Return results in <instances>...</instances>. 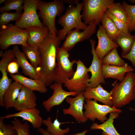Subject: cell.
<instances>
[{
	"mask_svg": "<svg viewBox=\"0 0 135 135\" xmlns=\"http://www.w3.org/2000/svg\"><path fill=\"white\" fill-rule=\"evenodd\" d=\"M119 113L116 112L110 113L107 120L100 124L97 123H93L90 127L91 129L102 130V135H121L117 131L113 124L114 120L118 117Z\"/></svg>",
	"mask_w": 135,
	"mask_h": 135,
	"instance_id": "obj_25",
	"label": "cell"
},
{
	"mask_svg": "<svg viewBox=\"0 0 135 135\" xmlns=\"http://www.w3.org/2000/svg\"><path fill=\"white\" fill-rule=\"evenodd\" d=\"M64 3L69 4L71 5H74V4H77L79 2L78 0H62Z\"/></svg>",
	"mask_w": 135,
	"mask_h": 135,
	"instance_id": "obj_41",
	"label": "cell"
},
{
	"mask_svg": "<svg viewBox=\"0 0 135 135\" xmlns=\"http://www.w3.org/2000/svg\"><path fill=\"white\" fill-rule=\"evenodd\" d=\"M85 99L83 92L78 93L74 98L67 97L66 100L70 104V106L63 110L64 114L72 116L79 123L85 122L88 119L83 112Z\"/></svg>",
	"mask_w": 135,
	"mask_h": 135,
	"instance_id": "obj_13",
	"label": "cell"
},
{
	"mask_svg": "<svg viewBox=\"0 0 135 135\" xmlns=\"http://www.w3.org/2000/svg\"><path fill=\"white\" fill-rule=\"evenodd\" d=\"M85 101L84 116L88 119L92 121L96 119L103 123L108 119L106 116L108 114L114 112L120 113L122 112L121 110L114 106L111 107L99 104L94 100L86 99Z\"/></svg>",
	"mask_w": 135,
	"mask_h": 135,
	"instance_id": "obj_9",
	"label": "cell"
},
{
	"mask_svg": "<svg viewBox=\"0 0 135 135\" xmlns=\"http://www.w3.org/2000/svg\"><path fill=\"white\" fill-rule=\"evenodd\" d=\"M23 13L4 12L0 14V28L8 24L10 22L18 21L21 17Z\"/></svg>",
	"mask_w": 135,
	"mask_h": 135,
	"instance_id": "obj_34",
	"label": "cell"
},
{
	"mask_svg": "<svg viewBox=\"0 0 135 135\" xmlns=\"http://www.w3.org/2000/svg\"><path fill=\"white\" fill-rule=\"evenodd\" d=\"M121 4L127 15V24L130 32L135 30V5L128 4L125 1Z\"/></svg>",
	"mask_w": 135,
	"mask_h": 135,
	"instance_id": "obj_33",
	"label": "cell"
},
{
	"mask_svg": "<svg viewBox=\"0 0 135 135\" xmlns=\"http://www.w3.org/2000/svg\"><path fill=\"white\" fill-rule=\"evenodd\" d=\"M134 92L135 94V86H134Z\"/></svg>",
	"mask_w": 135,
	"mask_h": 135,
	"instance_id": "obj_46",
	"label": "cell"
},
{
	"mask_svg": "<svg viewBox=\"0 0 135 135\" xmlns=\"http://www.w3.org/2000/svg\"><path fill=\"white\" fill-rule=\"evenodd\" d=\"M25 29L29 34L27 40V44L38 49L41 43L50 33L48 28L45 26L42 28L31 27Z\"/></svg>",
	"mask_w": 135,
	"mask_h": 135,
	"instance_id": "obj_22",
	"label": "cell"
},
{
	"mask_svg": "<svg viewBox=\"0 0 135 135\" xmlns=\"http://www.w3.org/2000/svg\"><path fill=\"white\" fill-rule=\"evenodd\" d=\"M135 85V74L133 72L126 73L122 82L115 83L110 92L112 106L118 108L134 100Z\"/></svg>",
	"mask_w": 135,
	"mask_h": 135,
	"instance_id": "obj_3",
	"label": "cell"
},
{
	"mask_svg": "<svg viewBox=\"0 0 135 135\" xmlns=\"http://www.w3.org/2000/svg\"><path fill=\"white\" fill-rule=\"evenodd\" d=\"M104 14L113 21L120 34L125 33L129 32L128 26L126 23L117 18L107 10Z\"/></svg>",
	"mask_w": 135,
	"mask_h": 135,
	"instance_id": "obj_36",
	"label": "cell"
},
{
	"mask_svg": "<svg viewBox=\"0 0 135 135\" xmlns=\"http://www.w3.org/2000/svg\"><path fill=\"white\" fill-rule=\"evenodd\" d=\"M96 35L98 43L95 50L100 59H102L112 50L119 46L117 43L108 36L102 25H99Z\"/></svg>",
	"mask_w": 135,
	"mask_h": 135,
	"instance_id": "obj_16",
	"label": "cell"
},
{
	"mask_svg": "<svg viewBox=\"0 0 135 135\" xmlns=\"http://www.w3.org/2000/svg\"><path fill=\"white\" fill-rule=\"evenodd\" d=\"M62 85L60 83L54 82L50 86V88L53 90V93L50 98L42 102L43 106L47 111L50 112L53 107L61 104L67 97L76 96L78 93L74 91H65L63 89Z\"/></svg>",
	"mask_w": 135,
	"mask_h": 135,
	"instance_id": "obj_15",
	"label": "cell"
},
{
	"mask_svg": "<svg viewBox=\"0 0 135 135\" xmlns=\"http://www.w3.org/2000/svg\"><path fill=\"white\" fill-rule=\"evenodd\" d=\"M134 110L135 111V110Z\"/></svg>",
	"mask_w": 135,
	"mask_h": 135,
	"instance_id": "obj_47",
	"label": "cell"
},
{
	"mask_svg": "<svg viewBox=\"0 0 135 135\" xmlns=\"http://www.w3.org/2000/svg\"><path fill=\"white\" fill-rule=\"evenodd\" d=\"M101 22L108 36L113 40L115 39L120 33L113 21L104 13L102 18Z\"/></svg>",
	"mask_w": 135,
	"mask_h": 135,
	"instance_id": "obj_29",
	"label": "cell"
},
{
	"mask_svg": "<svg viewBox=\"0 0 135 135\" xmlns=\"http://www.w3.org/2000/svg\"><path fill=\"white\" fill-rule=\"evenodd\" d=\"M70 56L68 51L62 47L58 48L56 56L57 76L54 82L63 84L66 78H70L73 76L75 72L73 66L77 61L74 59L70 61Z\"/></svg>",
	"mask_w": 135,
	"mask_h": 135,
	"instance_id": "obj_10",
	"label": "cell"
},
{
	"mask_svg": "<svg viewBox=\"0 0 135 135\" xmlns=\"http://www.w3.org/2000/svg\"><path fill=\"white\" fill-rule=\"evenodd\" d=\"M38 3V0H24L22 14L20 18L16 22L14 25L24 29L44 26L37 13Z\"/></svg>",
	"mask_w": 135,
	"mask_h": 135,
	"instance_id": "obj_7",
	"label": "cell"
},
{
	"mask_svg": "<svg viewBox=\"0 0 135 135\" xmlns=\"http://www.w3.org/2000/svg\"><path fill=\"white\" fill-rule=\"evenodd\" d=\"M12 49L14 52L16 58L24 74L32 79L41 80L38 72L28 62L24 54L20 51L18 46L15 45L13 47Z\"/></svg>",
	"mask_w": 135,
	"mask_h": 135,
	"instance_id": "obj_20",
	"label": "cell"
},
{
	"mask_svg": "<svg viewBox=\"0 0 135 135\" xmlns=\"http://www.w3.org/2000/svg\"><path fill=\"white\" fill-rule=\"evenodd\" d=\"M2 116L0 117V135H17V132L13 126L6 124Z\"/></svg>",
	"mask_w": 135,
	"mask_h": 135,
	"instance_id": "obj_37",
	"label": "cell"
},
{
	"mask_svg": "<svg viewBox=\"0 0 135 135\" xmlns=\"http://www.w3.org/2000/svg\"><path fill=\"white\" fill-rule=\"evenodd\" d=\"M36 97L33 91L23 86L20 90L14 108L18 111L36 108Z\"/></svg>",
	"mask_w": 135,
	"mask_h": 135,
	"instance_id": "obj_17",
	"label": "cell"
},
{
	"mask_svg": "<svg viewBox=\"0 0 135 135\" xmlns=\"http://www.w3.org/2000/svg\"><path fill=\"white\" fill-rule=\"evenodd\" d=\"M39 110L35 108L22 110L13 114H10L2 116L4 118L8 119L13 117H20L22 119V121L30 122L33 128H38L40 127L43 120L40 115Z\"/></svg>",
	"mask_w": 135,
	"mask_h": 135,
	"instance_id": "obj_18",
	"label": "cell"
},
{
	"mask_svg": "<svg viewBox=\"0 0 135 135\" xmlns=\"http://www.w3.org/2000/svg\"><path fill=\"white\" fill-rule=\"evenodd\" d=\"M20 66L16 58L11 61L8 64L7 69V72L12 74H19L18 69Z\"/></svg>",
	"mask_w": 135,
	"mask_h": 135,
	"instance_id": "obj_38",
	"label": "cell"
},
{
	"mask_svg": "<svg viewBox=\"0 0 135 135\" xmlns=\"http://www.w3.org/2000/svg\"><path fill=\"white\" fill-rule=\"evenodd\" d=\"M60 41L57 36L50 32L38 48L40 60L37 70L41 81L46 87L52 84L57 77L56 56Z\"/></svg>",
	"mask_w": 135,
	"mask_h": 135,
	"instance_id": "obj_1",
	"label": "cell"
},
{
	"mask_svg": "<svg viewBox=\"0 0 135 135\" xmlns=\"http://www.w3.org/2000/svg\"><path fill=\"white\" fill-rule=\"evenodd\" d=\"M134 35L135 36V34ZM122 57L129 60L131 62L133 66L135 68V40L132 48L129 53Z\"/></svg>",
	"mask_w": 135,
	"mask_h": 135,
	"instance_id": "obj_39",
	"label": "cell"
},
{
	"mask_svg": "<svg viewBox=\"0 0 135 135\" xmlns=\"http://www.w3.org/2000/svg\"><path fill=\"white\" fill-rule=\"evenodd\" d=\"M90 42L93 58L91 64L88 68L89 72L91 73V76L87 81V87L93 88L102 83L106 84V82L102 70V59L98 58L95 52L96 41L90 39Z\"/></svg>",
	"mask_w": 135,
	"mask_h": 135,
	"instance_id": "obj_12",
	"label": "cell"
},
{
	"mask_svg": "<svg viewBox=\"0 0 135 135\" xmlns=\"http://www.w3.org/2000/svg\"><path fill=\"white\" fill-rule=\"evenodd\" d=\"M76 70L70 78H66L64 84L70 91L80 93L84 92L87 87V83L89 79L88 68L80 59L76 63Z\"/></svg>",
	"mask_w": 135,
	"mask_h": 135,
	"instance_id": "obj_8",
	"label": "cell"
},
{
	"mask_svg": "<svg viewBox=\"0 0 135 135\" xmlns=\"http://www.w3.org/2000/svg\"><path fill=\"white\" fill-rule=\"evenodd\" d=\"M5 0H0V4L2 3H3L5 1Z\"/></svg>",
	"mask_w": 135,
	"mask_h": 135,
	"instance_id": "obj_45",
	"label": "cell"
},
{
	"mask_svg": "<svg viewBox=\"0 0 135 135\" xmlns=\"http://www.w3.org/2000/svg\"><path fill=\"white\" fill-rule=\"evenodd\" d=\"M128 1L132 4L135 3V0H129Z\"/></svg>",
	"mask_w": 135,
	"mask_h": 135,
	"instance_id": "obj_44",
	"label": "cell"
},
{
	"mask_svg": "<svg viewBox=\"0 0 135 135\" xmlns=\"http://www.w3.org/2000/svg\"><path fill=\"white\" fill-rule=\"evenodd\" d=\"M97 26L94 21L82 32L77 29L72 30L66 35L61 47L68 52L70 51L77 43L89 38L96 32Z\"/></svg>",
	"mask_w": 135,
	"mask_h": 135,
	"instance_id": "obj_11",
	"label": "cell"
},
{
	"mask_svg": "<svg viewBox=\"0 0 135 135\" xmlns=\"http://www.w3.org/2000/svg\"><path fill=\"white\" fill-rule=\"evenodd\" d=\"M102 70L105 78H114L122 82L124 79L126 74L132 72L134 69L128 64L122 66L102 64Z\"/></svg>",
	"mask_w": 135,
	"mask_h": 135,
	"instance_id": "obj_21",
	"label": "cell"
},
{
	"mask_svg": "<svg viewBox=\"0 0 135 135\" xmlns=\"http://www.w3.org/2000/svg\"><path fill=\"white\" fill-rule=\"evenodd\" d=\"M83 93L86 99H94L104 105L112 106L111 93L104 90L100 84L94 88L87 87Z\"/></svg>",
	"mask_w": 135,
	"mask_h": 135,
	"instance_id": "obj_19",
	"label": "cell"
},
{
	"mask_svg": "<svg viewBox=\"0 0 135 135\" xmlns=\"http://www.w3.org/2000/svg\"><path fill=\"white\" fill-rule=\"evenodd\" d=\"M83 5L82 2H79L76 6H69L64 14L58 20V23L62 28L57 32V36L61 41L65 39L68 34L73 29L84 30L87 26L82 21V16L80 12Z\"/></svg>",
	"mask_w": 135,
	"mask_h": 135,
	"instance_id": "obj_2",
	"label": "cell"
},
{
	"mask_svg": "<svg viewBox=\"0 0 135 135\" xmlns=\"http://www.w3.org/2000/svg\"><path fill=\"white\" fill-rule=\"evenodd\" d=\"M114 0H83L81 14L82 18L86 24L94 21L99 25L102 18L109 6L114 2Z\"/></svg>",
	"mask_w": 135,
	"mask_h": 135,
	"instance_id": "obj_6",
	"label": "cell"
},
{
	"mask_svg": "<svg viewBox=\"0 0 135 135\" xmlns=\"http://www.w3.org/2000/svg\"><path fill=\"white\" fill-rule=\"evenodd\" d=\"M14 128L17 132V135H30V126L28 122L26 121L23 124L16 118L11 122Z\"/></svg>",
	"mask_w": 135,
	"mask_h": 135,
	"instance_id": "obj_35",
	"label": "cell"
},
{
	"mask_svg": "<svg viewBox=\"0 0 135 135\" xmlns=\"http://www.w3.org/2000/svg\"><path fill=\"white\" fill-rule=\"evenodd\" d=\"M88 131V130H86L80 132L69 135H85L86 134Z\"/></svg>",
	"mask_w": 135,
	"mask_h": 135,
	"instance_id": "obj_42",
	"label": "cell"
},
{
	"mask_svg": "<svg viewBox=\"0 0 135 135\" xmlns=\"http://www.w3.org/2000/svg\"><path fill=\"white\" fill-rule=\"evenodd\" d=\"M4 52L2 50H0V57H2L4 54Z\"/></svg>",
	"mask_w": 135,
	"mask_h": 135,
	"instance_id": "obj_43",
	"label": "cell"
},
{
	"mask_svg": "<svg viewBox=\"0 0 135 135\" xmlns=\"http://www.w3.org/2000/svg\"><path fill=\"white\" fill-rule=\"evenodd\" d=\"M24 0H5L4 5L0 7V12H8L11 10H15L18 13H22Z\"/></svg>",
	"mask_w": 135,
	"mask_h": 135,
	"instance_id": "obj_31",
	"label": "cell"
},
{
	"mask_svg": "<svg viewBox=\"0 0 135 135\" xmlns=\"http://www.w3.org/2000/svg\"><path fill=\"white\" fill-rule=\"evenodd\" d=\"M23 86L14 81L4 92L3 99L4 107L7 110L14 107L20 89Z\"/></svg>",
	"mask_w": 135,
	"mask_h": 135,
	"instance_id": "obj_24",
	"label": "cell"
},
{
	"mask_svg": "<svg viewBox=\"0 0 135 135\" xmlns=\"http://www.w3.org/2000/svg\"><path fill=\"white\" fill-rule=\"evenodd\" d=\"M14 52L12 49L6 50L4 52L0 61V70L2 74L0 80V106L4 107L3 96L5 91L11 84L12 80L8 76L7 69L9 63L14 59Z\"/></svg>",
	"mask_w": 135,
	"mask_h": 135,
	"instance_id": "obj_14",
	"label": "cell"
},
{
	"mask_svg": "<svg viewBox=\"0 0 135 135\" xmlns=\"http://www.w3.org/2000/svg\"><path fill=\"white\" fill-rule=\"evenodd\" d=\"M135 36L131 34L130 32L120 34L114 40L122 49L121 57L128 54L130 52L134 44Z\"/></svg>",
	"mask_w": 135,
	"mask_h": 135,
	"instance_id": "obj_26",
	"label": "cell"
},
{
	"mask_svg": "<svg viewBox=\"0 0 135 135\" xmlns=\"http://www.w3.org/2000/svg\"><path fill=\"white\" fill-rule=\"evenodd\" d=\"M69 122H60L57 118L52 122L50 117H48L46 119L43 120L42 122V124L47 127L46 131L52 135H65L68 133L70 130L69 128L62 129L60 128V126L62 124Z\"/></svg>",
	"mask_w": 135,
	"mask_h": 135,
	"instance_id": "obj_27",
	"label": "cell"
},
{
	"mask_svg": "<svg viewBox=\"0 0 135 135\" xmlns=\"http://www.w3.org/2000/svg\"><path fill=\"white\" fill-rule=\"evenodd\" d=\"M117 49L114 48L103 58L102 64L122 66L127 64L120 56Z\"/></svg>",
	"mask_w": 135,
	"mask_h": 135,
	"instance_id": "obj_30",
	"label": "cell"
},
{
	"mask_svg": "<svg viewBox=\"0 0 135 135\" xmlns=\"http://www.w3.org/2000/svg\"><path fill=\"white\" fill-rule=\"evenodd\" d=\"M38 131L42 135H52L46 130L41 127L38 129Z\"/></svg>",
	"mask_w": 135,
	"mask_h": 135,
	"instance_id": "obj_40",
	"label": "cell"
},
{
	"mask_svg": "<svg viewBox=\"0 0 135 135\" xmlns=\"http://www.w3.org/2000/svg\"><path fill=\"white\" fill-rule=\"evenodd\" d=\"M9 74L14 81L21 84L32 90L43 93L47 92L46 87L40 80L29 78L19 74Z\"/></svg>",
	"mask_w": 135,
	"mask_h": 135,
	"instance_id": "obj_23",
	"label": "cell"
},
{
	"mask_svg": "<svg viewBox=\"0 0 135 135\" xmlns=\"http://www.w3.org/2000/svg\"><path fill=\"white\" fill-rule=\"evenodd\" d=\"M22 52L26 58L30 60V64L33 67L37 70L40 60L38 49L28 45L26 46H22Z\"/></svg>",
	"mask_w": 135,
	"mask_h": 135,
	"instance_id": "obj_28",
	"label": "cell"
},
{
	"mask_svg": "<svg viewBox=\"0 0 135 135\" xmlns=\"http://www.w3.org/2000/svg\"><path fill=\"white\" fill-rule=\"evenodd\" d=\"M0 30V48L2 50H6L13 45L28 46L27 40L29 34L26 30L10 24L2 26Z\"/></svg>",
	"mask_w": 135,
	"mask_h": 135,
	"instance_id": "obj_5",
	"label": "cell"
},
{
	"mask_svg": "<svg viewBox=\"0 0 135 135\" xmlns=\"http://www.w3.org/2000/svg\"><path fill=\"white\" fill-rule=\"evenodd\" d=\"M64 9V3L62 0L47 2L38 0L39 16L43 25L48 28L50 33L54 36H57V35L58 31L55 24L56 18L62 14Z\"/></svg>",
	"mask_w": 135,
	"mask_h": 135,
	"instance_id": "obj_4",
	"label": "cell"
},
{
	"mask_svg": "<svg viewBox=\"0 0 135 135\" xmlns=\"http://www.w3.org/2000/svg\"><path fill=\"white\" fill-rule=\"evenodd\" d=\"M107 10L117 18L127 24V15L120 3L113 2Z\"/></svg>",
	"mask_w": 135,
	"mask_h": 135,
	"instance_id": "obj_32",
	"label": "cell"
}]
</instances>
